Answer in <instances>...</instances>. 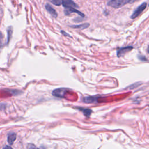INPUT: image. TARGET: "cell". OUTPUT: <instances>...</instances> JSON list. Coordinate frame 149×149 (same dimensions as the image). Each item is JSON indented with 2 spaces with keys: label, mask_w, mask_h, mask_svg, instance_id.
<instances>
[{
  "label": "cell",
  "mask_w": 149,
  "mask_h": 149,
  "mask_svg": "<svg viewBox=\"0 0 149 149\" xmlns=\"http://www.w3.org/2000/svg\"><path fill=\"white\" fill-rule=\"evenodd\" d=\"M98 97L97 96H88L83 98V101L86 103H93L97 102Z\"/></svg>",
  "instance_id": "obj_8"
},
{
  "label": "cell",
  "mask_w": 149,
  "mask_h": 149,
  "mask_svg": "<svg viewBox=\"0 0 149 149\" xmlns=\"http://www.w3.org/2000/svg\"><path fill=\"white\" fill-rule=\"evenodd\" d=\"M83 114L86 116V117H89L92 113V111L90 109H81Z\"/></svg>",
  "instance_id": "obj_12"
},
{
  "label": "cell",
  "mask_w": 149,
  "mask_h": 149,
  "mask_svg": "<svg viewBox=\"0 0 149 149\" xmlns=\"http://www.w3.org/2000/svg\"><path fill=\"white\" fill-rule=\"evenodd\" d=\"M50 2L56 6H60L62 5V0H48Z\"/></svg>",
  "instance_id": "obj_13"
},
{
  "label": "cell",
  "mask_w": 149,
  "mask_h": 149,
  "mask_svg": "<svg viewBox=\"0 0 149 149\" xmlns=\"http://www.w3.org/2000/svg\"><path fill=\"white\" fill-rule=\"evenodd\" d=\"M133 49V47L132 46H126L124 47H122L117 50L116 55L118 58L122 57L123 55H125L126 53L129 52V51H132Z\"/></svg>",
  "instance_id": "obj_4"
},
{
  "label": "cell",
  "mask_w": 149,
  "mask_h": 149,
  "mask_svg": "<svg viewBox=\"0 0 149 149\" xmlns=\"http://www.w3.org/2000/svg\"><path fill=\"white\" fill-rule=\"evenodd\" d=\"M137 58H138V59L139 60H140L141 61H147V58L144 55L139 54L137 55Z\"/></svg>",
  "instance_id": "obj_14"
},
{
  "label": "cell",
  "mask_w": 149,
  "mask_h": 149,
  "mask_svg": "<svg viewBox=\"0 0 149 149\" xmlns=\"http://www.w3.org/2000/svg\"><path fill=\"white\" fill-rule=\"evenodd\" d=\"M2 37V33H1V31H0V41H1V40Z\"/></svg>",
  "instance_id": "obj_18"
},
{
  "label": "cell",
  "mask_w": 149,
  "mask_h": 149,
  "mask_svg": "<svg viewBox=\"0 0 149 149\" xmlns=\"http://www.w3.org/2000/svg\"><path fill=\"white\" fill-rule=\"evenodd\" d=\"M45 9L48 12V13L54 18H56L58 16V13L55 10L54 8H53L51 5H50L49 3H46L45 5Z\"/></svg>",
  "instance_id": "obj_7"
},
{
  "label": "cell",
  "mask_w": 149,
  "mask_h": 149,
  "mask_svg": "<svg viewBox=\"0 0 149 149\" xmlns=\"http://www.w3.org/2000/svg\"><path fill=\"white\" fill-rule=\"evenodd\" d=\"M132 0H109L107 5L113 8H119L131 2Z\"/></svg>",
  "instance_id": "obj_1"
},
{
  "label": "cell",
  "mask_w": 149,
  "mask_h": 149,
  "mask_svg": "<svg viewBox=\"0 0 149 149\" xmlns=\"http://www.w3.org/2000/svg\"><path fill=\"white\" fill-rule=\"evenodd\" d=\"M62 5L65 8H78V5L72 0H62Z\"/></svg>",
  "instance_id": "obj_6"
},
{
  "label": "cell",
  "mask_w": 149,
  "mask_h": 149,
  "mask_svg": "<svg viewBox=\"0 0 149 149\" xmlns=\"http://www.w3.org/2000/svg\"><path fill=\"white\" fill-rule=\"evenodd\" d=\"M134 1H136V0H132V1H131V2H133Z\"/></svg>",
  "instance_id": "obj_19"
},
{
  "label": "cell",
  "mask_w": 149,
  "mask_h": 149,
  "mask_svg": "<svg viewBox=\"0 0 149 149\" xmlns=\"http://www.w3.org/2000/svg\"><path fill=\"white\" fill-rule=\"evenodd\" d=\"M12 32H13V28L12 26H9L8 27L7 29V33H8V38H7V44L9 43L10 38L12 37Z\"/></svg>",
  "instance_id": "obj_11"
},
{
  "label": "cell",
  "mask_w": 149,
  "mask_h": 149,
  "mask_svg": "<svg viewBox=\"0 0 149 149\" xmlns=\"http://www.w3.org/2000/svg\"><path fill=\"white\" fill-rule=\"evenodd\" d=\"M27 149H39L33 144H29L27 147Z\"/></svg>",
  "instance_id": "obj_15"
},
{
  "label": "cell",
  "mask_w": 149,
  "mask_h": 149,
  "mask_svg": "<svg viewBox=\"0 0 149 149\" xmlns=\"http://www.w3.org/2000/svg\"><path fill=\"white\" fill-rule=\"evenodd\" d=\"M147 6V4L146 2H143L140 5H139L133 12L132 15L130 16V18L132 19H134L136 17H137L143 12V10L146 8Z\"/></svg>",
  "instance_id": "obj_2"
},
{
  "label": "cell",
  "mask_w": 149,
  "mask_h": 149,
  "mask_svg": "<svg viewBox=\"0 0 149 149\" xmlns=\"http://www.w3.org/2000/svg\"><path fill=\"white\" fill-rule=\"evenodd\" d=\"M3 149H12V148L9 146H6L3 148Z\"/></svg>",
  "instance_id": "obj_17"
},
{
  "label": "cell",
  "mask_w": 149,
  "mask_h": 149,
  "mask_svg": "<svg viewBox=\"0 0 149 149\" xmlns=\"http://www.w3.org/2000/svg\"><path fill=\"white\" fill-rule=\"evenodd\" d=\"M61 33L63 36H66V37H71V36H70L69 34L67 33L66 32H65V31H63V30H61Z\"/></svg>",
  "instance_id": "obj_16"
},
{
  "label": "cell",
  "mask_w": 149,
  "mask_h": 149,
  "mask_svg": "<svg viewBox=\"0 0 149 149\" xmlns=\"http://www.w3.org/2000/svg\"><path fill=\"white\" fill-rule=\"evenodd\" d=\"M16 138V134L15 133H10L8 136V142L9 144H13V142L15 141Z\"/></svg>",
  "instance_id": "obj_10"
},
{
  "label": "cell",
  "mask_w": 149,
  "mask_h": 149,
  "mask_svg": "<svg viewBox=\"0 0 149 149\" xmlns=\"http://www.w3.org/2000/svg\"><path fill=\"white\" fill-rule=\"evenodd\" d=\"M90 26V24L88 23H85L78 25H71L69 26L70 27L73 28V29H80V30H84L85 29H87L88 27Z\"/></svg>",
  "instance_id": "obj_9"
},
{
  "label": "cell",
  "mask_w": 149,
  "mask_h": 149,
  "mask_svg": "<svg viewBox=\"0 0 149 149\" xmlns=\"http://www.w3.org/2000/svg\"><path fill=\"white\" fill-rule=\"evenodd\" d=\"M68 89L66 88H58L53 90L52 94L54 96L58 98H64Z\"/></svg>",
  "instance_id": "obj_3"
},
{
  "label": "cell",
  "mask_w": 149,
  "mask_h": 149,
  "mask_svg": "<svg viewBox=\"0 0 149 149\" xmlns=\"http://www.w3.org/2000/svg\"><path fill=\"white\" fill-rule=\"evenodd\" d=\"M72 13H76L77 14H78L79 15L80 17L83 18L84 17L85 15L84 13H83L82 12L79 11L77 9H76V8H65L64 10V13L65 15L68 16L70 15Z\"/></svg>",
  "instance_id": "obj_5"
}]
</instances>
